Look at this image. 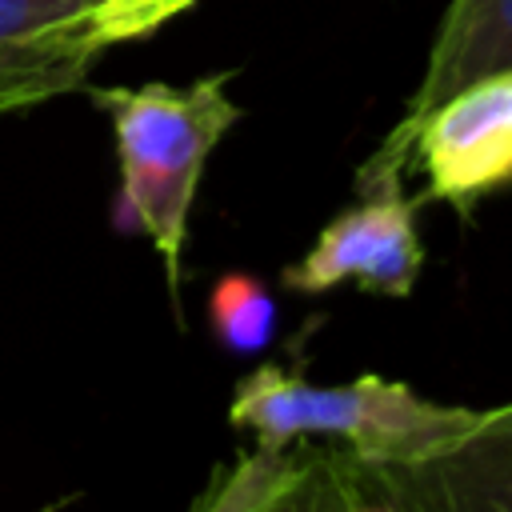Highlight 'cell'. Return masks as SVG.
I'll list each match as a JSON object with an SVG mask.
<instances>
[{"instance_id":"obj_8","label":"cell","mask_w":512,"mask_h":512,"mask_svg":"<svg viewBox=\"0 0 512 512\" xmlns=\"http://www.w3.org/2000/svg\"><path fill=\"white\" fill-rule=\"evenodd\" d=\"M344 448L296 440L288 448H252L216 468L188 512H332Z\"/></svg>"},{"instance_id":"obj_7","label":"cell","mask_w":512,"mask_h":512,"mask_svg":"<svg viewBox=\"0 0 512 512\" xmlns=\"http://www.w3.org/2000/svg\"><path fill=\"white\" fill-rule=\"evenodd\" d=\"M504 68H512V0H448L440 28L428 44V64L420 72V84L408 108L400 112L396 128L360 164L356 192H368L376 184H396L412 164V136L420 120L464 84Z\"/></svg>"},{"instance_id":"obj_3","label":"cell","mask_w":512,"mask_h":512,"mask_svg":"<svg viewBox=\"0 0 512 512\" xmlns=\"http://www.w3.org/2000/svg\"><path fill=\"white\" fill-rule=\"evenodd\" d=\"M196 0H0V116L88 84L96 60L144 40Z\"/></svg>"},{"instance_id":"obj_4","label":"cell","mask_w":512,"mask_h":512,"mask_svg":"<svg viewBox=\"0 0 512 512\" xmlns=\"http://www.w3.org/2000/svg\"><path fill=\"white\" fill-rule=\"evenodd\" d=\"M424 172L420 200H444L460 216L512 184V68L488 72L440 100L412 136Z\"/></svg>"},{"instance_id":"obj_2","label":"cell","mask_w":512,"mask_h":512,"mask_svg":"<svg viewBox=\"0 0 512 512\" xmlns=\"http://www.w3.org/2000/svg\"><path fill=\"white\" fill-rule=\"evenodd\" d=\"M228 420L256 432L260 448L336 440L360 460H400L464 432L476 408L424 400L404 380L360 376L348 384H316L264 364L236 384Z\"/></svg>"},{"instance_id":"obj_6","label":"cell","mask_w":512,"mask_h":512,"mask_svg":"<svg viewBox=\"0 0 512 512\" xmlns=\"http://www.w3.org/2000/svg\"><path fill=\"white\" fill-rule=\"evenodd\" d=\"M360 464L400 512H512V400L436 448Z\"/></svg>"},{"instance_id":"obj_9","label":"cell","mask_w":512,"mask_h":512,"mask_svg":"<svg viewBox=\"0 0 512 512\" xmlns=\"http://www.w3.org/2000/svg\"><path fill=\"white\" fill-rule=\"evenodd\" d=\"M208 320L216 340L236 352H260L272 340L276 328V300L268 292L264 280H256L252 272H224L216 276L212 292H208Z\"/></svg>"},{"instance_id":"obj_5","label":"cell","mask_w":512,"mask_h":512,"mask_svg":"<svg viewBox=\"0 0 512 512\" xmlns=\"http://www.w3.org/2000/svg\"><path fill=\"white\" fill-rule=\"evenodd\" d=\"M416 208L420 200H408L400 180L360 192V200L336 212L316 244L280 272L284 288L328 292L356 284L372 296H408L424 264Z\"/></svg>"},{"instance_id":"obj_1","label":"cell","mask_w":512,"mask_h":512,"mask_svg":"<svg viewBox=\"0 0 512 512\" xmlns=\"http://www.w3.org/2000/svg\"><path fill=\"white\" fill-rule=\"evenodd\" d=\"M88 88V84H84ZM92 104L108 116L120 156V220H132L164 260L168 292H180V260L188 240V212L200 172L220 136L240 120L228 96V72L192 84H108L88 88Z\"/></svg>"}]
</instances>
